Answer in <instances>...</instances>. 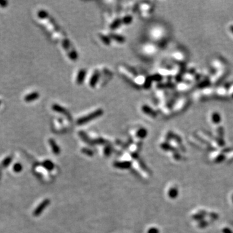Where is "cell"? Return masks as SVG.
<instances>
[{
	"mask_svg": "<svg viewBox=\"0 0 233 233\" xmlns=\"http://www.w3.org/2000/svg\"><path fill=\"white\" fill-rule=\"evenodd\" d=\"M37 17L42 26L51 34L61 31L53 18L49 15L48 12L41 10L38 12Z\"/></svg>",
	"mask_w": 233,
	"mask_h": 233,
	"instance_id": "1",
	"label": "cell"
},
{
	"mask_svg": "<svg viewBox=\"0 0 233 233\" xmlns=\"http://www.w3.org/2000/svg\"><path fill=\"white\" fill-rule=\"evenodd\" d=\"M118 70L124 78L134 86L135 80L139 75H138L137 72L134 68L126 65H120L118 67Z\"/></svg>",
	"mask_w": 233,
	"mask_h": 233,
	"instance_id": "2",
	"label": "cell"
},
{
	"mask_svg": "<svg viewBox=\"0 0 233 233\" xmlns=\"http://www.w3.org/2000/svg\"><path fill=\"white\" fill-rule=\"evenodd\" d=\"M104 113L103 109L101 108H99L95 111L91 112L89 114H87L86 115H84L81 116L80 118H79L77 121V125H84L85 124L87 123V122H90L91 121H92L93 120H95V119L100 117V116H102Z\"/></svg>",
	"mask_w": 233,
	"mask_h": 233,
	"instance_id": "3",
	"label": "cell"
},
{
	"mask_svg": "<svg viewBox=\"0 0 233 233\" xmlns=\"http://www.w3.org/2000/svg\"><path fill=\"white\" fill-rule=\"evenodd\" d=\"M100 78H101V73H100V71L99 70V69H95L90 76L89 82H88L89 86L91 88L96 87L97 86V85H99V84H100Z\"/></svg>",
	"mask_w": 233,
	"mask_h": 233,
	"instance_id": "4",
	"label": "cell"
},
{
	"mask_svg": "<svg viewBox=\"0 0 233 233\" xmlns=\"http://www.w3.org/2000/svg\"><path fill=\"white\" fill-rule=\"evenodd\" d=\"M139 7L141 11V16L144 18L149 17L153 11L152 5H151L149 2L141 3Z\"/></svg>",
	"mask_w": 233,
	"mask_h": 233,
	"instance_id": "5",
	"label": "cell"
},
{
	"mask_svg": "<svg viewBox=\"0 0 233 233\" xmlns=\"http://www.w3.org/2000/svg\"><path fill=\"white\" fill-rule=\"evenodd\" d=\"M52 109L55 112L59 113L60 115H62L64 117H67V118H71V116L70 115V113L68 112V110L66 109L64 107L58 104H53L51 107Z\"/></svg>",
	"mask_w": 233,
	"mask_h": 233,
	"instance_id": "6",
	"label": "cell"
},
{
	"mask_svg": "<svg viewBox=\"0 0 233 233\" xmlns=\"http://www.w3.org/2000/svg\"><path fill=\"white\" fill-rule=\"evenodd\" d=\"M39 97L40 94L38 92H37V91H33V92H31L25 95L23 97V100L26 102L29 103L35 101L37 99H38Z\"/></svg>",
	"mask_w": 233,
	"mask_h": 233,
	"instance_id": "7",
	"label": "cell"
},
{
	"mask_svg": "<svg viewBox=\"0 0 233 233\" xmlns=\"http://www.w3.org/2000/svg\"><path fill=\"white\" fill-rule=\"evenodd\" d=\"M87 75V71L85 69H82L78 71L76 77V84L78 85H81L86 79Z\"/></svg>",
	"mask_w": 233,
	"mask_h": 233,
	"instance_id": "8",
	"label": "cell"
},
{
	"mask_svg": "<svg viewBox=\"0 0 233 233\" xmlns=\"http://www.w3.org/2000/svg\"><path fill=\"white\" fill-rule=\"evenodd\" d=\"M141 110H142V112L144 113V114L150 116V117L152 118L156 117L157 116L156 112L149 106H148L146 104L143 105L142 107H141Z\"/></svg>",
	"mask_w": 233,
	"mask_h": 233,
	"instance_id": "9",
	"label": "cell"
},
{
	"mask_svg": "<svg viewBox=\"0 0 233 233\" xmlns=\"http://www.w3.org/2000/svg\"><path fill=\"white\" fill-rule=\"evenodd\" d=\"M210 159L212 161L215 162L216 163H220L224 161L225 159V156L222 153H214L211 156H210Z\"/></svg>",
	"mask_w": 233,
	"mask_h": 233,
	"instance_id": "10",
	"label": "cell"
},
{
	"mask_svg": "<svg viewBox=\"0 0 233 233\" xmlns=\"http://www.w3.org/2000/svg\"><path fill=\"white\" fill-rule=\"evenodd\" d=\"M109 36L110 37V38L112 39V40H115L116 42H117L119 43H124L125 42V40H126L125 38L121 35H119V34H115V33H110Z\"/></svg>",
	"mask_w": 233,
	"mask_h": 233,
	"instance_id": "11",
	"label": "cell"
},
{
	"mask_svg": "<svg viewBox=\"0 0 233 233\" xmlns=\"http://www.w3.org/2000/svg\"><path fill=\"white\" fill-rule=\"evenodd\" d=\"M49 203V200H45V201H43V202L38 206V207L35 210V211H34V215L36 216L39 215L41 212H42L43 210L45 209V208L48 205Z\"/></svg>",
	"mask_w": 233,
	"mask_h": 233,
	"instance_id": "12",
	"label": "cell"
},
{
	"mask_svg": "<svg viewBox=\"0 0 233 233\" xmlns=\"http://www.w3.org/2000/svg\"><path fill=\"white\" fill-rule=\"evenodd\" d=\"M49 143L50 144V146L52 148L53 152L56 154H58L60 153V148L58 146V144H56L55 141L53 139H50L49 141Z\"/></svg>",
	"mask_w": 233,
	"mask_h": 233,
	"instance_id": "13",
	"label": "cell"
},
{
	"mask_svg": "<svg viewBox=\"0 0 233 233\" xmlns=\"http://www.w3.org/2000/svg\"><path fill=\"white\" fill-rule=\"evenodd\" d=\"M99 37H100V39L101 40L102 42L104 44H105L106 45H109L110 44H111L112 39L110 38L109 35H106V34H104L100 33V34H99Z\"/></svg>",
	"mask_w": 233,
	"mask_h": 233,
	"instance_id": "14",
	"label": "cell"
},
{
	"mask_svg": "<svg viewBox=\"0 0 233 233\" xmlns=\"http://www.w3.org/2000/svg\"><path fill=\"white\" fill-rule=\"evenodd\" d=\"M211 120L215 124H218L221 121V116L218 112H214L211 115Z\"/></svg>",
	"mask_w": 233,
	"mask_h": 233,
	"instance_id": "15",
	"label": "cell"
},
{
	"mask_svg": "<svg viewBox=\"0 0 233 233\" xmlns=\"http://www.w3.org/2000/svg\"><path fill=\"white\" fill-rule=\"evenodd\" d=\"M132 20H133V18H132L130 14L125 15L121 18L122 23L125 24V25L130 24L132 22Z\"/></svg>",
	"mask_w": 233,
	"mask_h": 233,
	"instance_id": "16",
	"label": "cell"
},
{
	"mask_svg": "<svg viewBox=\"0 0 233 233\" xmlns=\"http://www.w3.org/2000/svg\"><path fill=\"white\" fill-rule=\"evenodd\" d=\"M136 135H137V137H138L140 139L145 138L147 135V131L146 129H144V128H139L137 131Z\"/></svg>",
	"mask_w": 233,
	"mask_h": 233,
	"instance_id": "17",
	"label": "cell"
},
{
	"mask_svg": "<svg viewBox=\"0 0 233 233\" xmlns=\"http://www.w3.org/2000/svg\"><path fill=\"white\" fill-rule=\"evenodd\" d=\"M178 195V190L177 188H172L169 190L168 192V196L169 197L172 198V199H174V198L177 197Z\"/></svg>",
	"mask_w": 233,
	"mask_h": 233,
	"instance_id": "18",
	"label": "cell"
},
{
	"mask_svg": "<svg viewBox=\"0 0 233 233\" xmlns=\"http://www.w3.org/2000/svg\"><path fill=\"white\" fill-rule=\"evenodd\" d=\"M196 227L201 229H203L204 227H205L208 225V222L206 221H205L203 220H199V221H196Z\"/></svg>",
	"mask_w": 233,
	"mask_h": 233,
	"instance_id": "19",
	"label": "cell"
},
{
	"mask_svg": "<svg viewBox=\"0 0 233 233\" xmlns=\"http://www.w3.org/2000/svg\"><path fill=\"white\" fill-rule=\"evenodd\" d=\"M116 166H118L119 168H128L129 166L130 165V163H119L117 164L116 165Z\"/></svg>",
	"mask_w": 233,
	"mask_h": 233,
	"instance_id": "20",
	"label": "cell"
},
{
	"mask_svg": "<svg viewBox=\"0 0 233 233\" xmlns=\"http://www.w3.org/2000/svg\"><path fill=\"white\" fill-rule=\"evenodd\" d=\"M217 132H218L219 135L220 136V137H222L223 135V128L222 127H219L218 129H217Z\"/></svg>",
	"mask_w": 233,
	"mask_h": 233,
	"instance_id": "21",
	"label": "cell"
},
{
	"mask_svg": "<svg viewBox=\"0 0 233 233\" xmlns=\"http://www.w3.org/2000/svg\"><path fill=\"white\" fill-rule=\"evenodd\" d=\"M222 233H233L231 230L230 229L229 227H223L222 229Z\"/></svg>",
	"mask_w": 233,
	"mask_h": 233,
	"instance_id": "22",
	"label": "cell"
},
{
	"mask_svg": "<svg viewBox=\"0 0 233 233\" xmlns=\"http://www.w3.org/2000/svg\"><path fill=\"white\" fill-rule=\"evenodd\" d=\"M7 7V2L5 1H0V8L4 9Z\"/></svg>",
	"mask_w": 233,
	"mask_h": 233,
	"instance_id": "23",
	"label": "cell"
},
{
	"mask_svg": "<svg viewBox=\"0 0 233 233\" xmlns=\"http://www.w3.org/2000/svg\"><path fill=\"white\" fill-rule=\"evenodd\" d=\"M161 148L163 150H167L169 148H170V146H169V144L167 143H163L161 144Z\"/></svg>",
	"mask_w": 233,
	"mask_h": 233,
	"instance_id": "24",
	"label": "cell"
},
{
	"mask_svg": "<svg viewBox=\"0 0 233 233\" xmlns=\"http://www.w3.org/2000/svg\"><path fill=\"white\" fill-rule=\"evenodd\" d=\"M148 233H159V231L156 228H152L148 231Z\"/></svg>",
	"mask_w": 233,
	"mask_h": 233,
	"instance_id": "25",
	"label": "cell"
},
{
	"mask_svg": "<svg viewBox=\"0 0 233 233\" xmlns=\"http://www.w3.org/2000/svg\"><path fill=\"white\" fill-rule=\"evenodd\" d=\"M174 158H175V159H179V158H180V156H179L178 153H174Z\"/></svg>",
	"mask_w": 233,
	"mask_h": 233,
	"instance_id": "26",
	"label": "cell"
},
{
	"mask_svg": "<svg viewBox=\"0 0 233 233\" xmlns=\"http://www.w3.org/2000/svg\"><path fill=\"white\" fill-rule=\"evenodd\" d=\"M230 29H231V31H232V33H233V26H231V27H230Z\"/></svg>",
	"mask_w": 233,
	"mask_h": 233,
	"instance_id": "27",
	"label": "cell"
},
{
	"mask_svg": "<svg viewBox=\"0 0 233 233\" xmlns=\"http://www.w3.org/2000/svg\"><path fill=\"white\" fill-rule=\"evenodd\" d=\"M231 200H232V203H233V195H232V197H231Z\"/></svg>",
	"mask_w": 233,
	"mask_h": 233,
	"instance_id": "28",
	"label": "cell"
},
{
	"mask_svg": "<svg viewBox=\"0 0 233 233\" xmlns=\"http://www.w3.org/2000/svg\"><path fill=\"white\" fill-rule=\"evenodd\" d=\"M1 100L0 99V106H1Z\"/></svg>",
	"mask_w": 233,
	"mask_h": 233,
	"instance_id": "29",
	"label": "cell"
},
{
	"mask_svg": "<svg viewBox=\"0 0 233 233\" xmlns=\"http://www.w3.org/2000/svg\"><path fill=\"white\" fill-rule=\"evenodd\" d=\"M232 97H233V95H232Z\"/></svg>",
	"mask_w": 233,
	"mask_h": 233,
	"instance_id": "30",
	"label": "cell"
}]
</instances>
